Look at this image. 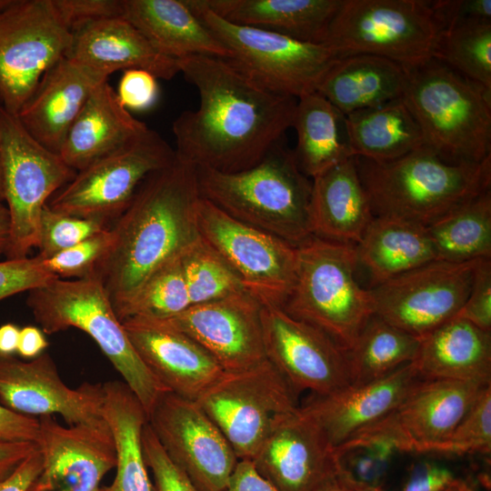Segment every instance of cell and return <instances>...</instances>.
<instances>
[{"label":"cell","mask_w":491,"mask_h":491,"mask_svg":"<svg viewBox=\"0 0 491 491\" xmlns=\"http://www.w3.org/2000/svg\"><path fill=\"white\" fill-rule=\"evenodd\" d=\"M180 73L199 95L173 122L175 155L224 173L258 164L292 127L296 98L261 86L225 58L192 55Z\"/></svg>","instance_id":"6da1fadb"},{"label":"cell","mask_w":491,"mask_h":491,"mask_svg":"<svg viewBox=\"0 0 491 491\" xmlns=\"http://www.w3.org/2000/svg\"><path fill=\"white\" fill-rule=\"evenodd\" d=\"M196 167L175 155L150 174L110 229L113 241L96 275L115 312L159 267L200 238Z\"/></svg>","instance_id":"7a4b0ae2"},{"label":"cell","mask_w":491,"mask_h":491,"mask_svg":"<svg viewBox=\"0 0 491 491\" xmlns=\"http://www.w3.org/2000/svg\"><path fill=\"white\" fill-rule=\"evenodd\" d=\"M355 158L375 216L426 227L491 187V156L453 163L423 145L387 162Z\"/></svg>","instance_id":"3957f363"},{"label":"cell","mask_w":491,"mask_h":491,"mask_svg":"<svg viewBox=\"0 0 491 491\" xmlns=\"http://www.w3.org/2000/svg\"><path fill=\"white\" fill-rule=\"evenodd\" d=\"M196 167L201 198L246 225L298 247L313 236L312 180L280 141L256 165L224 173Z\"/></svg>","instance_id":"277c9868"},{"label":"cell","mask_w":491,"mask_h":491,"mask_svg":"<svg viewBox=\"0 0 491 491\" xmlns=\"http://www.w3.org/2000/svg\"><path fill=\"white\" fill-rule=\"evenodd\" d=\"M406 69L402 98L425 145L453 163L491 156V91L435 58Z\"/></svg>","instance_id":"5b68a950"},{"label":"cell","mask_w":491,"mask_h":491,"mask_svg":"<svg viewBox=\"0 0 491 491\" xmlns=\"http://www.w3.org/2000/svg\"><path fill=\"white\" fill-rule=\"evenodd\" d=\"M26 304L46 335L69 327L87 334L122 376L148 417L167 390L138 356L98 275L81 279L56 278L30 290Z\"/></svg>","instance_id":"8992f818"},{"label":"cell","mask_w":491,"mask_h":491,"mask_svg":"<svg viewBox=\"0 0 491 491\" xmlns=\"http://www.w3.org/2000/svg\"><path fill=\"white\" fill-rule=\"evenodd\" d=\"M296 248L295 283L282 308L347 352L374 316L369 290L356 277V246L312 236Z\"/></svg>","instance_id":"52a82bcc"},{"label":"cell","mask_w":491,"mask_h":491,"mask_svg":"<svg viewBox=\"0 0 491 491\" xmlns=\"http://www.w3.org/2000/svg\"><path fill=\"white\" fill-rule=\"evenodd\" d=\"M184 1L229 51L225 59L276 94L297 99L316 91L326 72L340 57L325 45L235 25L201 5L198 0Z\"/></svg>","instance_id":"ba28073f"},{"label":"cell","mask_w":491,"mask_h":491,"mask_svg":"<svg viewBox=\"0 0 491 491\" xmlns=\"http://www.w3.org/2000/svg\"><path fill=\"white\" fill-rule=\"evenodd\" d=\"M438 30L427 0H342L323 45L410 67L433 58Z\"/></svg>","instance_id":"9c48e42d"},{"label":"cell","mask_w":491,"mask_h":491,"mask_svg":"<svg viewBox=\"0 0 491 491\" xmlns=\"http://www.w3.org/2000/svg\"><path fill=\"white\" fill-rule=\"evenodd\" d=\"M0 149L5 202L10 228L6 259L27 257L37 246L42 211L49 199L69 183L76 172L59 154L36 141L16 115L0 105Z\"/></svg>","instance_id":"30bf717a"},{"label":"cell","mask_w":491,"mask_h":491,"mask_svg":"<svg viewBox=\"0 0 491 491\" xmlns=\"http://www.w3.org/2000/svg\"><path fill=\"white\" fill-rule=\"evenodd\" d=\"M488 385L453 379L419 378L386 416L363 428L336 450L340 457L366 446L431 454L444 441Z\"/></svg>","instance_id":"8fae6325"},{"label":"cell","mask_w":491,"mask_h":491,"mask_svg":"<svg viewBox=\"0 0 491 491\" xmlns=\"http://www.w3.org/2000/svg\"><path fill=\"white\" fill-rule=\"evenodd\" d=\"M175 159V149L149 128L134 142L76 172L49 199L47 206L109 225L126 209L142 182Z\"/></svg>","instance_id":"7c38bea8"},{"label":"cell","mask_w":491,"mask_h":491,"mask_svg":"<svg viewBox=\"0 0 491 491\" xmlns=\"http://www.w3.org/2000/svg\"><path fill=\"white\" fill-rule=\"evenodd\" d=\"M72 41L53 0H15L0 14L1 105L17 115Z\"/></svg>","instance_id":"4fadbf2b"},{"label":"cell","mask_w":491,"mask_h":491,"mask_svg":"<svg viewBox=\"0 0 491 491\" xmlns=\"http://www.w3.org/2000/svg\"><path fill=\"white\" fill-rule=\"evenodd\" d=\"M298 394L266 359L226 373L196 402L224 434L239 460H251L283 415L296 409Z\"/></svg>","instance_id":"5bb4252c"},{"label":"cell","mask_w":491,"mask_h":491,"mask_svg":"<svg viewBox=\"0 0 491 491\" xmlns=\"http://www.w3.org/2000/svg\"><path fill=\"white\" fill-rule=\"evenodd\" d=\"M201 238L234 270L246 290L262 305L282 307L295 283L297 248L231 217L201 198Z\"/></svg>","instance_id":"9a60e30c"},{"label":"cell","mask_w":491,"mask_h":491,"mask_svg":"<svg viewBox=\"0 0 491 491\" xmlns=\"http://www.w3.org/2000/svg\"><path fill=\"white\" fill-rule=\"evenodd\" d=\"M477 261L435 260L368 288L374 315L421 338L460 311Z\"/></svg>","instance_id":"2e32d148"},{"label":"cell","mask_w":491,"mask_h":491,"mask_svg":"<svg viewBox=\"0 0 491 491\" xmlns=\"http://www.w3.org/2000/svg\"><path fill=\"white\" fill-rule=\"evenodd\" d=\"M147 420L169 459L198 491L226 486L239 459L196 401L165 391Z\"/></svg>","instance_id":"e0dca14e"},{"label":"cell","mask_w":491,"mask_h":491,"mask_svg":"<svg viewBox=\"0 0 491 491\" xmlns=\"http://www.w3.org/2000/svg\"><path fill=\"white\" fill-rule=\"evenodd\" d=\"M266 359L299 395L328 396L352 386L347 353L316 326L282 307L262 305Z\"/></svg>","instance_id":"ac0fdd59"},{"label":"cell","mask_w":491,"mask_h":491,"mask_svg":"<svg viewBox=\"0 0 491 491\" xmlns=\"http://www.w3.org/2000/svg\"><path fill=\"white\" fill-rule=\"evenodd\" d=\"M102 384L67 386L47 352L30 361L0 356V405L23 416L59 415L68 426L106 424Z\"/></svg>","instance_id":"d6986e66"},{"label":"cell","mask_w":491,"mask_h":491,"mask_svg":"<svg viewBox=\"0 0 491 491\" xmlns=\"http://www.w3.org/2000/svg\"><path fill=\"white\" fill-rule=\"evenodd\" d=\"M261 312L262 304L244 292L162 320L196 341L225 372L236 373L266 360Z\"/></svg>","instance_id":"ffe728a7"},{"label":"cell","mask_w":491,"mask_h":491,"mask_svg":"<svg viewBox=\"0 0 491 491\" xmlns=\"http://www.w3.org/2000/svg\"><path fill=\"white\" fill-rule=\"evenodd\" d=\"M38 419L42 471L32 491H101L103 477L116 464L107 423L64 426L53 416Z\"/></svg>","instance_id":"44dd1931"},{"label":"cell","mask_w":491,"mask_h":491,"mask_svg":"<svg viewBox=\"0 0 491 491\" xmlns=\"http://www.w3.org/2000/svg\"><path fill=\"white\" fill-rule=\"evenodd\" d=\"M278 491H315L340 471V459L301 409L280 416L251 459Z\"/></svg>","instance_id":"7402d4cb"},{"label":"cell","mask_w":491,"mask_h":491,"mask_svg":"<svg viewBox=\"0 0 491 491\" xmlns=\"http://www.w3.org/2000/svg\"><path fill=\"white\" fill-rule=\"evenodd\" d=\"M122 325L140 359L167 391L196 401L225 374L204 347L165 320L131 317Z\"/></svg>","instance_id":"603a6c76"},{"label":"cell","mask_w":491,"mask_h":491,"mask_svg":"<svg viewBox=\"0 0 491 491\" xmlns=\"http://www.w3.org/2000/svg\"><path fill=\"white\" fill-rule=\"evenodd\" d=\"M419 379L409 363L386 376L315 396L301 409L317 425L335 453L357 432L390 412Z\"/></svg>","instance_id":"cb8c5ba5"},{"label":"cell","mask_w":491,"mask_h":491,"mask_svg":"<svg viewBox=\"0 0 491 491\" xmlns=\"http://www.w3.org/2000/svg\"><path fill=\"white\" fill-rule=\"evenodd\" d=\"M107 79V75L65 56L44 75L16 115L36 141L58 154L88 97Z\"/></svg>","instance_id":"d4e9b609"},{"label":"cell","mask_w":491,"mask_h":491,"mask_svg":"<svg viewBox=\"0 0 491 491\" xmlns=\"http://www.w3.org/2000/svg\"><path fill=\"white\" fill-rule=\"evenodd\" d=\"M66 56L107 76L119 70L143 69L157 79L180 73L178 60L159 53L124 16L93 21L73 31Z\"/></svg>","instance_id":"484cf974"},{"label":"cell","mask_w":491,"mask_h":491,"mask_svg":"<svg viewBox=\"0 0 491 491\" xmlns=\"http://www.w3.org/2000/svg\"><path fill=\"white\" fill-rule=\"evenodd\" d=\"M148 129L121 105L106 80L88 97L58 154L69 167L78 172L134 142Z\"/></svg>","instance_id":"4316f807"},{"label":"cell","mask_w":491,"mask_h":491,"mask_svg":"<svg viewBox=\"0 0 491 491\" xmlns=\"http://www.w3.org/2000/svg\"><path fill=\"white\" fill-rule=\"evenodd\" d=\"M313 236L356 246L375 215L351 157L312 179Z\"/></svg>","instance_id":"83f0119b"},{"label":"cell","mask_w":491,"mask_h":491,"mask_svg":"<svg viewBox=\"0 0 491 491\" xmlns=\"http://www.w3.org/2000/svg\"><path fill=\"white\" fill-rule=\"evenodd\" d=\"M410 364L421 379L491 384V332L455 316L419 338Z\"/></svg>","instance_id":"f1b7e54d"},{"label":"cell","mask_w":491,"mask_h":491,"mask_svg":"<svg viewBox=\"0 0 491 491\" xmlns=\"http://www.w3.org/2000/svg\"><path fill=\"white\" fill-rule=\"evenodd\" d=\"M122 16L165 56L229 57V51L184 0H122Z\"/></svg>","instance_id":"f546056e"},{"label":"cell","mask_w":491,"mask_h":491,"mask_svg":"<svg viewBox=\"0 0 491 491\" xmlns=\"http://www.w3.org/2000/svg\"><path fill=\"white\" fill-rule=\"evenodd\" d=\"M235 25L322 44L342 0H198ZM323 45V44H322Z\"/></svg>","instance_id":"4dcf8cb0"},{"label":"cell","mask_w":491,"mask_h":491,"mask_svg":"<svg viewBox=\"0 0 491 491\" xmlns=\"http://www.w3.org/2000/svg\"><path fill=\"white\" fill-rule=\"evenodd\" d=\"M406 69L387 58L367 54L340 56L316 92L343 115L376 107L403 96Z\"/></svg>","instance_id":"1f68e13d"},{"label":"cell","mask_w":491,"mask_h":491,"mask_svg":"<svg viewBox=\"0 0 491 491\" xmlns=\"http://www.w3.org/2000/svg\"><path fill=\"white\" fill-rule=\"evenodd\" d=\"M356 251L371 287L436 260L426 226L390 217L375 216Z\"/></svg>","instance_id":"d6a6232c"},{"label":"cell","mask_w":491,"mask_h":491,"mask_svg":"<svg viewBox=\"0 0 491 491\" xmlns=\"http://www.w3.org/2000/svg\"><path fill=\"white\" fill-rule=\"evenodd\" d=\"M292 127L293 151L305 175L315 178L353 156L346 115L315 91L297 98Z\"/></svg>","instance_id":"836d02e7"},{"label":"cell","mask_w":491,"mask_h":491,"mask_svg":"<svg viewBox=\"0 0 491 491\" xmlns=\"http://www.w3.org/2000/svg\"><path fill=\"white\" fill-rule=\"evenodd\" d=\"M103 387V416L114 437L116 471L113 483L101 491H152L142 448L147 415L125 382L108 381Z\"/></svg>","instance_id":"e575fe53"},{"label":"cell","mask_w":491,"mask_h":491,"mask_svg":"<svg viewBox=\"0 0 491 491\" xmlns=\"http://www.w3.org/2000/svg\"><path fill=\"white\" fill-rule=\"evenodd\" d=\"M353 156L374 162L399 158L425 145L423 134L402 97L346 115Z\"/></svg>","instance_id":"d590c367"},{"label":"cell","mask_w":491,"mask_h":491,"mask_svg":"<svg viewBox=\"0 0 491 491\" xmlns=\"http://www.w3.org/2000/svg\"><path fill=\"white\" fill-rule=\"evenodd\" d=\"M426 231L436 260L491 258V189L426 226Z\"/></svg>","instance_id":"8d00e7d4"},{"label":"cell","mask_w":491,"mask_h":491,"mask_svg":"<svg viewBox=\"0 0 491 491\" xmlns=\"http://www.w3.org/2000/svg\"><path fill=\"white\" fill-rule=\"evenodd\" d=\"M419 338L372 316L347 353L352 385L381 379L411 363Z\"/></svg>","instance_id":"74e56055"},{"label":"cell","mask_w":491,"mask_h":491,"mask_svg":"<svg viewBox=\"0 0 491 491\" xmlns=\"http://www.w3.org/2000/svg\"><path fill=\"white\" fill-rule=\"evenodd\" d=\"M433 58L491 91V21L439 33Z\"/></svg>","instance_id":"f35d334b"},{"label":"cell","mask_w":491,"mask_h":491,"mask_svg":"<svg viewBox=\"0 0 491 491\" xmlns=\"http://www.w3.org/2000/svg\"><path fill=\"white\" fill-rule=\"evenodd\" d=\"M179 256L155 270L116 311L121 322L131 317L168 319L192 306Z\"/></svg>","instance_id":"ab89813d"},{"label":"cell","mask_w":491,"mask_h":491,"mask_svg":"<svg viewBox=\"0 0 491 491\" xmlns=\"http://www.w3.org/2000/svg\"><path fill=\"white\" fill-rule=\"evenodd\" d=\"M179 259L192 306L247 292L234 270L201 236Z\"/></svg>","instance_id":"60d3db41"},{"label":"cell","mask_w":491,"mask_h":491,"mask_svg":"<svg viewBox=\"0 0 491 491\" xmlns=\"http://www.w3.org/2000/svg\"><path fill=\"white\" fill-rule=\"evenodd\" d=\"M491 452V385L484 387L448 436L431 452L462 456Z\"/></svg>","instance_id":"b9f144b4"},{"label":"cell","mask_w":491,"mask_h":491,"mask_svg":"<svg viewBox=\"0 0 491 491\" xmlns=\"http://www.w3.org/2000/svg\"><path fill=\"white\" fill-rule=\"evenodd\" d=\"M109 226L95 219L55 212L46 205L39 222L36 256L45 260Z\"/></svg>","instance_id":"7bdbcfd3"},{"label":"cell","mask_w":491,"mask_h":491,"mask_svg":"<svg viewBox=\"0 0 491 491\" xmlns=\"http://www.w3.org/2000/svg\"><path fill=\"white\" fill-rule=\"evenodd\" d=\"M113 241L110 226L45 260L44 267L58 278L91 276L106 257Z\"/></svg>","instance_id":"ee69618b"},{"label":"cell","mask_w":491,"mask_h":491,"mask_svg":"<svg viewBox=\"0 0 491 491\" xmlns=\"http://www.w3.org/2000/svg\"><path fill=\"white\" fill-rule=\"evenodd\" d=\"M145 465L152 473V491H198L167 456L148 422L142 433Z\"/></svg>","instance_id":"f6af8a7d"},{"label":"cell","mask_w":491,"mask_h":491,"mask_svg":"<svg viewBox=\"0 0 491 491\" xmlns=\"http://www.w3.org/2000/svg\"><path fill=\"white\" fill-rule=\"evenodd\" d=\"M58 278L48 272L42 260L35 256L0 262V301L30 291Z\"/></svg>","instance_id":"bcb514c9"},{"label":"cell","mask_w":491,"mask_h":491,"mask_svg":"<svg viewBox=\"0 0 491 491\" xmlns=\"http://www.w3.org/2000/svg\"><path fill=\"white\" fill-rule=\"evenodd\" d=\"M456 316L491 332V258L478 259L470 293Z\"/></svg>","instance_id":"7dc6e473"},{"label":"cell","mask_w":491,"mask_h":491,"mask_svg":"<svg viewBox=\"0 0 491 491\" xmlns=\"http://www.w3.org/2000/svg\"><path fill=\"white\" fill-rule=\"evenodd\" d=\"M438 34L474 22L491 21V0L430 1Z\"/></svg>","instance_id":"c3c4849f"},{"label":"cell","mask_w":491,"mask_h":491,"mask_svg":"<svg viewBox=\"0 0 491 491\" xmlns=\"http://www.w3.org/2000/svg\"><path fill=\"white\" fill-rule=\"evenodd\" d=\"M115 93L126 110H148L155 105L159 97L157 78L143 69L125 70Z\"/></svg>","instance_id":"681fc988"},{"label":"cell","mask_w":491,"mask_h":491,"mask_svg":"<svg viewBox=\"0 0 491 491\" xmlns=\"http://www.w3.org/2000/svg\"><path fill=\"white\" fill-rule=\"evenodd\" d=\"M53 3L72 32L93 21L122 15V0H53Z\"/></svg>","instance_id":"f907efd6"},{"label":"cell","mask_w":491,"mask_h":491,"mask_svg":"<svg viewBox=\"0 0 491 491\" xmlns=\"http://www.w3.org/2000/svg\"><path fill=\"white\" fill-rule=\"evenodd\" d=\"M39 431V419L20 415L0 405V439L35 442Z\"/></svg>","instance_id":"816d5d0a"},{"label":"cell","mask_w":491,"mask_h":491,"mask_svg":"<svg viewBox=\"0 0 491 491\" xmlns=\"http://www.w3.org/2000/svg\"><path fill=\"white\" fill-rule=\"evenodd\" d=\"M454 477L446 467L425 463L412 472L403 491H442Z\"/></svg>","instance_id":"f5cc1de1"},{"label":"cell","mask_w":491,"mask_h":491,"mask_svg":"<svg viewBox=\"0 0 491 491\" xmlns=\"http://www.w3.org/2000/svg\"><path fill=\"white\" fill-rule=\"evenodd\" d=\"M41 471L42 457L37 448L7 477L0 480V491H32Z\"/></svg>","instance_id":"db71d44e"},{"label":"cell","mask_w":491,"mask_h":491,"mask_svg":"<svg viewBox=\"0 0 491 491\" xmlns=\"http://www.w3.org/2000/svg\"><path fill=\"white\" fill-rule=\"evenodd\" d=\"M222 491H278L261 476L249 459L238 461L226 486Z\"/></svg>","instance_id":"11a10c76"},{"label":"cell","mask_w":491,"mask_h":491,"mask_svg":"<svg viewBox=\"0 0 491 491\" xmlns=\"http://www.w3.org/2000/svg\"><path fill=\"white\" fill-rule=\"evenodd\" d=\"M37 450L35 442L0 439V480L7 477L26 457Z\"/></svg>","instance_id":"9f6ffc18"},{"label":"cell","mask_w":491,"mask_h":491,"mask_svg":"<svg viewBox=\"0 0 491 491\" xmlns=\"http://www.w3.org/2000/svg\"><path fill=\"white\" fill-rule=\"evenodd\" d=\"M48 342L41 328L26 326L20 328L16 352L25 359H34L45 352Z\"/></svg>","instance_id":"6f0895ef"},{"label":"cell","mask_w":491,"mask_h":491,"mask_svg":"<svg viewBox=\"0 0 491 491\" xmlns=\"http://www.w3.org/2000/svg\"><path fill=\"white\" fill-rule=\"evenodd\" d=\"M20 328L12 323L0 326V356H13L18 346Z\"/></svg>","instance_id":"680465c9"},{"label":"cell","mask_w":491,"mask_h":491,"mask_svg":"<svg viewBox=\"0 0 491 491\" xmlns=\"http://www.w3.org/2000/svg\"><path fill=\"white\" fill-rule=\"evenodd\" d=\"M341 468V467H340ZM315 491H354L352 486L341 470L333 477L326 480Z\"/></svg>","instance_id":"91938a15"},{"label":"cell","mask_w":491,"mask_h":491,"mask_svg":"<svg viewBox=\"0 0 491 491\" xmlns=\"http://www.w3.org/2000/svg\"><path fill=\"white\" fill-rule=\"evenodd\" d=\"M10 218L5 205L0 203V254H5L9 236Z\"/></svg>","instance_id":"94428289"},{"label":"cell","mask_w":491,"mask_h":491,"mask_svg":"<svg viewBox=\"0 0 491 491\" xmlns=\"http://www.w3.org/2000/svg\"><path fill=\"white\" fill-rule=\"evenodd\" d=\"M442 491H476L469 483L462 478L454 477Z\"/></svg>","instance_id":"6125c7cd"},{"label":"cell","mask_w":491,"mask_h":491,"mask_svg":"<svg viewBox=\"0 0 491 491\" xmlns=\"http://www.w3.org/2000/svg\"><path fill=\"white\" fill-rule=\"evenodd\" d=\"M340 470H341V468H340ZM341 472H342V470H341ZM343 475L349 481V483L352 486L354 491H386L381 486V485H368V484L356 482V481H354L351 478H349L346 474L343 473Z\"/></svg>","instance_id":"be15d7a7"},{"label":"cell","mask_w":491,"mask_h":491,"mask_svg":"<svg viewBox=\"0 0 491 491\" xmlns=\"http://www.w3.org/2000/svg\"><path fill=\"white\" fill-rule=\"evenodd\" d=\"M5 201V188H4V171H3V162L2 155L0 149V203Z\"/></svg>","instance_id":"e7e4bbea"},{"label":"cell","mask_w":491,"mask_h":491,"mask_svg":"<svg viewBox=\"0 0 491 491\" xmlns=\"http://www.w3.org/2000/svg\"><path fill=\"white\" fill-rule=\"evenodd\" d=\"M15 2V0H0V14L6 11Z\"/></svg>","instance_id":"03108f58"},{"label":"cell","mask_w":491,"mask_h":491,"mask_svg":"<svg viewBox=\"0 0 491 491\" xmlns=\"http://www.w3.org/2000/svg\"><path fill=\"white\" fill-rule=\"evenodd\" d=\"M0 105H1V97H0Z\"/></svg>","instance_id":"003e7915"}]
</instances>
